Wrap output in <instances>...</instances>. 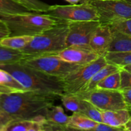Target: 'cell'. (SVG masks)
Wrapping results in <instances>:
<instances>
[{"label":"cell","instance_id":"cell-32","mask_svg":"<svg viewBox=\"0 0 131 131\" xmlns=\"http://www.w3.org/2000/svg\"><path fill=\"white\" fill-rule=\"evenodd\" d=\"M128 108H131V88L120 90Z\"/></svg>","mask_w":131,"mask_h":131},{"label":"cell","instance_id":"cell-22","mask_svg":"<svg viewBox=\"0 0 131 131\" xmlns=\"http://www.w3.org/2000/svg\"><path fill=\"white\" fill-rule=\"evenodd\" d=\"M26 56L20 51L12 49L0 45V65L20 62Z\"/></svg>","mask_w":131,"mask_h":131},{"label":"cell","instance_id":"cell-8","mask_svg":"<svg viewBox=\"0 0 131 131\" xmlns=\"http://www.w3.org/2000/svg\"><path fill=\"white\" fill-rule=\"evenodd\" d=\"M58 20L67 22L99 20L96 9L86 0L81 4L70 5H52L43 13Z\"/></svg>","mask_w":131,"mask_h":131},{"label":"cell","instance_id":"cell-15","mask_svg":"<svg viewBox=\"0 0 131 131\" xmlns=\"http://www.w3.org/2000/svg\"><path fill=\"white\" fill-rule=\"evenodd\" d=\"M45 120H13L5 127L3 131H44Z\"/></svg>","mask_w":131,"mask_h":131},{"label":"cell","instance_id":"cell-28","mask_svg":"<svg viewBox=\"0 0 131 131\" xmlns=\"http://www.w3.org/2000/svg\"><path fill=\"white\" fill-rule=\"evenodd\" d=\"M110 26L114 30L131 35V18L114 23Z\"/></svg>","mask_w":131,"mask_h":131},{"label":"cell","instance_id":"cell-20","mask_svg":"<svg viewBox=\"0 0 131 131\" xmlns=\"http://www.w3.org/2000/svg\"><path fill=\"white\" fill-rule=\"evenodd\" d=\"M63 105L67 110L73 113H81L89 102L79 98L75 94H63L60 97Z\"/></svg>","mask_w":131,"mask_h":131},{"label":"cell","instance_id":"cell-23","mask_svg":"<svg viewBox=\"0 0 131 131\" xmlns=\"http://www.w3.org/2000/svg\"><path fill=\"white\" fill-rule=\"evenodd\" d=\"M34 12L15 0H0V14H18Z\"/></svg>","mask_w":131,"mask_h":131},{"label":"cell","instance_id":"cell-10","mask_svg":"<svg viewBox=\"0 0 131 131\" xmlns=\"http://www.w3.org/2000/svg\"><path fill=\"white\" fill-rule=\"evenodd\" d=\"M101 25L99 20L69 22V33L67 47L72 46L90 47V41L93 32Z\"/></svg>","mask_w":131,"mask_h":131},{"label":"cell","instance_id":"cell-18","mask_svg":"<svg viewBox=\"0 0 131 131\" xmlns=\"http://www.w3.org/2000/svg\"><path fill=\"white\" fill-rule=\"evenodd\" d=\"M111 30L113 32V38L109 52L131 51V35L124 34L113 29Z\"/></svg>","mask_w":131,"mask_h":131},{"label":"cell","instance_id":"cell-29","mask_svg":"<svg viewBox=\"0 0 131 131\" xmlns=\"http://www.w3.org/2000/svg\"><path fill=\"white\" fill-rule=\"evenodd\" d=\"M120 72L121 78L120 90L130 89L131 88V72L124 69H121Z\"/></svg>","mask_w":131,"mask_h":131},{"label":"cell","instance_id":"cell-3","mask_svg":"<svg viewBox=\"0 0 131 131\" xmlns=\"http://www.w3.org/2000/svg\"><path fill=\"white\" fill-rule=\"evenodd\" d=\"M69 22L60 20L51 28L33 37L21 52L26 58L47 54H57L67 47Z\"/></svg>","mask_w":131,"mask_h":131},{"label":"cell","instance_id":"cell-25","mask_svg":"<svg viewBox=\"0 0 131 131\" xmlns=\"http://www.w3.org/2000/svg\"><path fill=\"white\" fill-rule=\"evenodd\" d=\"M120 71L113 73L104 78L99 83L96 88L120 90L121 84Z\"/></svg>","mask_w":131,"mask_h":131},{"label":"cell","instance_id":"cell-19","mask_svg":"<svg viewBox=\"0 0 131 131\" xmlns=\"http://www.w3.org/2000/svg\"><path fill=\"white\" fill-rule=\"evenodd\" d=\"M121 70V68L117 65H113L111 63H108L105 65L104 67L100 69L87 83L86 86L83 88L81 92H88L93 89H95L99 83L103 80L104 78L108 76L110 74L118 72Z\"/></svg>","mask_w":131,"mask_h":131},{"label":"cell","instance_id":"cell-1","mask_svg":"<svg viewBox=\"0 0 131 131\" xmlns=\"http://www.w3.org/2000/svg\"><path fill=\"white\" fill-rule=\"evenodd\" d=\"M58 97L33 91L0 93V109L12 120L44 121L47 111Z\"/></svg>","mask_w":131,"mask_h":131},{"label":"cell","instance_id":"cell-2","mask_svg":"<svg viewBox=\"0 0 131 131\" xmlns=\"http://www.w3.org/2000/svg\"><path fill=\"white\" fill-rule=\"evenodd\" d=\"M0 69L8 72L26 90L40 92L60 97L64 94L61 78L52 76L29 67L23 63L0 65Z\"/></svg>","mask_w":131,"mask_h":131},{"label":"cell","instance_id":"cell-9","mask_svg":"<svg viewBox=\"0 0 131 131\" xmlns=\"http://www.w3.org/2000/svg\"><path fill=\"white\" fill-rule=\"evenodd\" d=\"M75 95L90 102L101 111L127 109L120 90L95 88L88 92H79Z\"/></svg>","mask_w":131,"mask_h":131},{"label":"cell","instance_id":"cell-4","mask_svg":"<svg viewBox=\"0 0 131 131\" xmlns=\"http://www.w3.org/2000/svg\"><path fill=\"white\" fill-rule=\"evenodd\" d=\"M0 18L7 25L10 30V36L34 37L51 28L60 21L43 13L38 12L0 14Z\"/></svg>","mask_w":131,"mask_h":131},{"label":"cell","instance_id":"cell-35","mask_svg":"<svg viewBox=\"0 0 131 131\" xmlns=\"http://www.w3.org/2000/svg\"><path fill=\"white\" fill-rule=\"evenodd\" d=\"M67 2L69 3L70 5H76L78 3H79L80 1H81L82 0H65Z\"/></svg>","mask_w":131,"mask_h":131},{"label":"cell","instance_id":"cell-37","mask_svg":"<svg viewBox=\"0 0 131 131\" xmlns=\"http://www.w3.org/2000/svg\"><path fill=\"white\" fill-rule=\"evenodd\" d=\"M126 1H127L128 2H129V3H131V0H126Z\"/></svg>","mask_w":131,"mask_h":131},{"label":"cell","instance_id":"cell-7","mask_svg":"<svg viewBox=\"0 0 131 131\" xmlns=\"http://www.w3.org/2000/svg\"><path fill=\"white\" fill-rule=\"evenodd\" d=\"M95 7L101 24H113L131 18V3L126 0H86Z\"/></svg>","mask_w":131,"mask_h":131},{"label":"cell","instance_id":"cell-12","mask_svg":"<svg viewBox=\"0 0 131 131\" xmlns=\"http://www.w3.org/2000/svg\"><path fill=\"white\" fill-rule=\"evenodd\" d=\"M112 38L113 32L111 26L101 24L91 37L90 47L100 56H105L109 52Z\"/></svg>","mask_w":131,"mask_h":131},{"label":"cell","instance_id":"cell-30","mask_svg":"<svg viewBox=\"0 0 131 131\" xmlns=\"http://www.w3.org/2000/svg\"><path fill=\"white\" fill-rule=\"evenodd\" d=\"M118 131L124 130L122 128L115 127L104 123H97V125L93 129V131Z\"/></svg>","mask_w":131,"mask_h":131},{"label":"cell","instance_id":"cell-5","mask_svg":"<svg viewBox=\"0 0 131 131\" xmlns=\"http://www.w3.org/2000/svg\"><path fill=\"white\" fill-rule=\"evenodd\" d=\"M24 65L52 76L62 78L83 65L68 62L56 54L25 58L20 61Z\"/></svg>","mask_w":131,"mask_h":131},{"label":"cell","instance_id":"cell-14","mask_svg":"<svg viewBox=\"0 0 131 131\" xmlns=\"http://www.w3.org/2000/svg\"><path fill=\"white\" fill-rule=\"evenodd\" d=\"M102 123L108 124L115 127H124L130 120V113L128 109L115 110V111H102Z\"/></svg>","mask_w":131,"mask_h":131},{"label":"cell","instance_id":"cell-31","mask_svg":"<svg viewBox=\"0 0 131 131\" xmlns=\"http://www.w3.org/2000/svg\"><path fill=\"white\" fill-rule=\"evenodd\" d=\"M10 35V30L6 23L0 18V40L9 37Z\"/></svg>","mask_w":131,"mask_h":131},{"label":"cell","instance_id":"cell-21","mask_svg":"<svg viewBox=\"0 0 131 131\" xmlns=\"http://www.w3.org/2000/svg\"><path fill=\"white\" fill-rule=\"evenodd\" d=\"M32 36H9L0 40V45L12 49L21 51L32 40Z\"/></svg>","mask_w":131,"mask_h":131},{"label":"cell","instance_id":"cell-6","mask_svg":"<svg viewBox=\"0 0 131 131\" xmlns=\"http://www.w3.org/2000/svg\"><path fill=\"white\" fill-rule=\"evenodd\" d=\"M107 64L105 56H101L92 63L83 65L61 78L64 94H75L81 92L92 77Z\"/></svg>","mask_w":131,"mask_h":131},{"label":"cell","instance_id":"cell-33","mask_svg":"<svg viewBox=\"0 0 131 131\" xmlns=\"http://www.w3.org/2000/svg\"><path fill=\"white\" fill-rule=\"evenodd\" d=\"M0 119L2 120L3 123L4 125H5V127L12 121V120L10 116H8L6 114H5V113L3 112L1 110V109H0ZM5 127H4V129H5Z\"/></svg>","mask_w":131,"mask_h":131},{"label":"cell","instance_id":"cell-36","mask_svg":"<svg viewBox=\"0 0 131 131\" xmlns=\"http://www.w3.org/2000/svg\"><path fill=\"white\" fill-rule=\"evenodd\" d=\"M122 69H125V70H128V71L130 72H131V65H126V66L124 67H122Z\"/></svg>","mask_w":131,"mask_h":131},{"label":"cell","instance_id":"cell-17","mask_svg":"<svg viewBox=\"0 0 131 131\" xmlns=\"http://www.w3.org/2000/svg\"><path fill=\"white\" fill-rule=\"evenodd\" d=\"M25 90L24 87L8 72L0 69V93H12Z\"/></svg>","mask_w":131,"mask_h":131},{"label":"cell","instance_id":"cell-24","mask_svg":"<svg viewBox=\"0 0 131 131\" xmlns=\"http://www.w3.org/2000/svg\"><path fill=\"white\" fill-rule=\"evenodd\" d=\"M108 63L117 65L122 68L131 65V51L128 52H108L105 56Z\"/></svg>","mask_w":131,"mask_h":131},{"label":"cell","instance_id":"cell-11","mask_svg":"<svg viewBox=\"0 0 131 131\" xmlns=\"http://www.w3.org/2000/svg\"><path fill=\"white\" fill-rule=\"evenodd\" d=\"M56 55L68 62L80 65L92 63L100 56L90 47L78 46L67 47Z\"/></svg>","mask_w":131,"mask_h":131},{"label":"cell","instance_id":"cell-26","mask_svg":"<svg viewBox=\"0 0 131 131\" xmlns=\"http://www.w3.org/2000/svg\"><path fill=\"white\" fill-rule=\"evenodd\" d=\"M22 5L34 12L45 13L49 9L51 5L40 0H15Z\"/></svg>","mask_w":131,"mask_h":131},{"label":"cell","instance_id":"cell-34","mask_svg":"<svg viewBox=\"0 0 131 131\" xmlns=\"http://www.w3.org/2000/svg\"><path fill=\"white\" fill-rule=\"evenodd\" d=\"M129 111V113H130V120L128 122L127 124L125 125L124 127V130L127 131H131V108H128Z\"/></svg>","mask_w":131,"mask_h":131},{"label":"cell","instance_id":"cell-13","mask_svg":"<svg viewBox=\"0 0 131 131\" xmlns=\"http://www.w3.org/2000/svg\"><path fill=\"white\" fill-rule=\"evenodd\" d=\"M70 116L65 113L63 109L60 106H52L47 110L44 122V131L69 130Z\"/></svg>","mask_w":131,"mask_h":131},{"label":"cell","instance_id":"cell-16","mask_svg":"<svg viewBox=\"0 0 131 131\" xmlns=\"http://www.w3.org/2000/svg\"><path fill=\"white\" fill-rule=\"evenodd\" d=\"M97 122L79 113H73L70 116L68 129L69 130H92L97 125Z\"/></svg>","mask_w":131,"mask_h":131},{"label":"cell","instance_id":"cell-27","mask_svg":"<svg viewBox=\"0 0 131 131\" xmlns=\"http://www.w3.org/2000/svg\"><path fill=\"white\" fill-rule=\"evenodd\" d=\"M80 113L97 122V123H102V111L97 108L94 105L91 104L90 102L87 107Z\"/></svg>","mask_w":131,"mask_h":131}]
</instances>
